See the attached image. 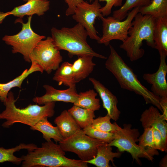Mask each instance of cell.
I'll use <instances>...</instances> for the list:
<instances>
[{
    "label": "cell",
    "instance_id": "4fadbf2b",
    "mask_svg": "<svg viewBox=\"0 0 167 167\" xmlns=\"http://www.w3.org/2000/svg\"><path fill=\"white\" fill-rule=\"evenodd\" d=\"M166 56L164 55L160 56V64L156 72L152 74L145 73L143 76V79L152 85L151 92L160 99L167 98Z\"/></svg>",
    "mask_w": 167,
    "mask_h": 167
},
{
    "label": "cell",
    "instance_id": "7a4b0ae2",
    "mask_svg": "<svg viewBox=\"0 0 167 167\" xmlns=\"http://www.w3.org/2000/svg\"><path fill=\"white\" fill-rule=\"evenodd\" d=\"M156 23V19L149 15L139 12L135 17L128 36L120 45L131 61H136L143 56L145 51L141 47L144 41L148 46L155 48L154 33Z\"/></svg>",
    "mask_w": 167,
    "mask_h": 167
},
{
    "label": "cell",
    "instance_id": "3957f363",
    "mask_svg": "<svg viewBox=\"0 0 167 167\" xmlns=\"http://www.w3.org/2000/svg\"><path fill=\"white\" fill-rule=\"evenodd\" d=\"M16 101L14 93L10 91L3 102L5 109L0 113V119L6 120L2 124L3 127L9 128L17 122L32 126L45 117H52L55 113V102H48L43 106L30 104L20 109L16 106Z\"/></svg>",
    "mask_w": 167,
    "mask_h": 167
},
{
    "label": "cell",
    "instance_id": "5b68a950",
    "mask_svg": "<svg viewBox=\"0 0 167 167\" xmlns=\"http://www.w3.org/2000/svg\"><path fill=\"white\" fill-rule=\"evenodd\" d=\"M51 32V37L56 47L59 50L67 51L71 56L91 55L103 59L107 58L93 50L87 42L88 35L87 31L79 23L72 28L58 29L53 27Z\"/></svg>",
    "mask_w": 167,
    "mask_h": 167
},
{
    "label": "cell",
    "instance_id": "83f0119b",
    "mask_svg": "<svg viewBox=\"0 0 167 167\" xmlns=\"http://www.w3.org/2000/svg\"><path fill=\"white\" fill-rule=\"evenodd\" d=\"M37 147L36 145L33 143L26 144L24 143H21L14 148L9 149L0 147V163L8 161L14 164L19 165L22 160L21 158L15 156L14 155V152L22 149H26L28 151H32Z\"/></svg>",
    "mask_w": 167,
    "mask_h": 167
},
{
    "label": "cell",
    "instance_id": "8992f818",
    "mask_svg": "<svg viewBox=\"0 0 167 167\" xmlns=\"http://www.w3.org/2000/svg\"><path fill=\"white\" fill-rule=\"evenodd\" d=\"M32 16H29L27 23L22 24V29L18 33L13 35H5L2 40L12 48L13 54L20 53L25 61L30 62V55L32 51L41 40L45 39V36L35 32L31 26Z\"/></svg>",
    "mask_w": 167,
    "mask_h": 167
},
{
    "label": "cell",
    "instance_id": "f1b7e54d",
    "mask_svg": "<svg viewBox=\"0 0 167 167\" xmlns=\"http://www.w3.org/2000/svg\"><path fill=\"white\" fill-rule=\"evenodd\" d=\"M151 0H126L118 9L113 11L112 16L122 21L127 16L128 12L134 8L141 7L149 4Z\"/></svg>",
    "mask_w": 167,
    "mask_h": 167
},
{
    "label": "cell",
    "instance_id": "d6986e66",
    "mask_svg": "<svg viewBox=\"0 0 167 167\" xmlns=\"http://www.w3.org/2000/svg\"><path fill=\"white\" fill-rule=\"evenodd\" d=\"M122 155L121 152H113L111 146L105 143L99 146L97 148L96 155L93 159L86 162L94 165L97 167H109L111 161L113 166L114 158H118Z\"/></svg>",
    "mask_w": 167,
    "mask_h": 167
},
{
    "label": "cell",
    "instance_id": "4dcf8cb0",
    "mask_svg": "<svg viewBox=\"0 0 167 167\" xmlns=\"http://www.w3.org/2000/svg\"><path fill=\"white\" fill-rule=\"evenodd\" d=\"M82 130L89 136L107 143H110L114 138V133L101 131L93 128L91 125L82 129Z\"/></svg>",
    "mask_w": 167,
    "mask_h": 167
},
{
    "label": "cell",
    "instance_id": "ba28073f",
    "mask_svg": "<svg viewBox=\"0 0 167 167\" xmlns=\"http://www.w3.org/2000/svg\"><path fill=\"white\" fill-rule=\"evenodd\" d=\"M30 60L31 63L37 65L50 74L59 67L63 59L52 37L48 36L36 45L30 54Z\"/></svg>",
    "mask_w": 167,
    "mask_h": 167
},
{
    "label": "cell",
    "instance_id": "30bf717a",
    "mask_svg": "<svg viewBox=\"0 0 167 167\" xmlns=\"http://www.w3.org/2000/svg\"><path fill=\"white\" fill-rule=\"evenodd\" d=\"M130 124H125L123 127L119 126L114 132V139L108 144L118 148L120 152L130 153L134 160L139 165L141 164L139 158L143 157V153L136 143L138 141L140 133L138 129L132 128Z\"/></svg>",
    "mask_w": 167,
    "mask_h": 167
},
{
    "label": "cell",
    "instance_id": "7402d4cb",
    "mask_svg": "<svg viewBox=\"0 0 167 167\" xmlns=\"http://www.w3.org/2000/svg\"><path fill=\"white\" fill-rule=\"evenodd\" d=\"M48 117H45L39 120L34 125L30 126V129L41 132L43 138L46 141H51L52 139L56 142L63 139L57 126H54L48 121Z\"/></svg>",
    "mask_w": 167,
    "mask_h": 167
},
{
    "label": "cell",
    "instance_id": "cb8c5ba5",
    "mask_svg": "<svg viewBox=\"0 0 167 167\" xmlns=\"http://www.w3.org/2000/svg\"><path fill=\"white\" fill-rule=\"evenodd\" d=\"M72 66V64L67 62H63L56 70L53 79L59 85L63 84L69 87L75 86Z\"/></svg>",
    "mask_w": 167,
    "mask_h": 167
},
{
    "label": "cell",
    "instance_id": "44dd1931",
    "mask_svg": "<svg viewBox=\"0 0 167 167\" xmlns=\"http://www.w3.org/2000/svg\"><path fill=\"white\" fill-rule=\"evenodd\" d=\"M54 122L57 125L63 139L70 137L81 129L73 117L66 110L63 111L59 115L55 118Z\"/></svg>",
    "mask_w": 167,
    "mask_h": 167
},
{
    "label": "cell",
    "instance_id": "f546056e",
    "mask_svg": "<svg viewBox=\"0 0 167 167\" xmlns=\"http://www.w3.org/2000/svg\"><path fill=\"white\" fill-rule=\"evenodd\" d=\"M111 118L107 114L104 117L100 116L94 119L91 126L93 128L105 132L114 133L119 126L115 122H110Z\"/></svg>",
    "mask_w": 167,
    "mask_h": 167
},
{
    "label": "cell",
    "instance_id": "d590c367",
    "mask_svg": "<svg viewBox=\"0 0 167 167\" xmlns=\"http://www.w3.org/2000/svg\"><path fill=\"white\" fill-rule=\"evenodd\" d=\"M9 15H10L9 11L5 13L0 11V24L2 23L6 17Z\"/></svg>",
    "mask_w": 167,
    "mask_h": 167
},
{
    "label": "cell",
    "instance_id": "d4e9b609",
    "mask_svg": "<svg viewBox=\"0 0 167 167\" xmlns=\"http://www.w3.org/2000/svg\"><path fill=\"white\" fill-rule=\"evenodd\" d=\"M78 94L74 105L94 111L100 109V100L96 98L97 94L94 90L89 89L85 92H81Z\"/></svg>",
    "mask_w": 167,
    "mask_h": 167
},
{
    "label": "cell",
    "instance_id": "603a6c76",
    "mask_svg": "<svg viewBox=\"0 0 167 167\" xmlns=\"http://www.w3.org/2000/svg\"><path fill=\"white\" fill-rule=\"evenodd\" d=\"M144 130L143 134L138 138V145L143 153V158L152 161L153 156L158 155L159 153L154 147L152 127Z\"/></svg>",
    "mask_w": 167,
    "mask_h": 167
},
{
    "label": "cell",
    "instance_id": "8d00e7d4",
    "mask_svg": "<svg viewBox=\"0 0 167 167\" xmlns=\"http://www.w3.org/2000/svg\"><path fill=\"white\" fill-rule=\"evenodd\" d=\"M167 156L165 155L161 161L160 163V166L166 167L167 165Z\"/></svg>",
    "mask_w": 167,
    "mask_h": 167
},
{
    "label": "cell",
    "instance_id": "5bb4252c",
    "mask_svg": "<svg viewBox=\"0 0 167 167\" xmlns=\"http://www.w3.org/2000/svg\"><path fill=\"white\" fill-rule=\"evenodd\" d=\"M140 121L144 129L153 127L160 131L167 149V123L158 109L153 106L146 109L141 115Z\"/></svg>",
    "mask_w": 167,
    "mask_h": 167
},
{
    "label": "cell",
    "instance_id": "277c9868",
    "mask_svg": "<svg viewBox=\"0 0 167 167\" xmlns=\"http://www.w3.org/2000/svg\"><path fill=\"white\" fill-rule=\"evenodd\" d=\"M59 144L51 140L42 144L41 147L28 151L22 159L23 167H87L88 163L81 160L71 159Z\"/></svg>",
    "mask_w": 167,
    "mask_h": 167
},
{
    "label": "cell",
    "instance_id": "6da1fadb",
    "mask_svg": "<svg viewBox=\"0 0 167 167\" xmlns=\"http://www.w3.org/2000/svg\"><path fill=\"white\" fill-rule=\"evenodd\" d=\"M110 53L106 68L114 76L121 88L142 96L147 104H152L162 112L160 98L142 84L133 70L125 62L114 48L109 45Z\"/></svg>",
    "mask_w": 167,
    "mask_h": 167
},
{
    "label": "cell",
    "instance_id": "2e32d148",
    "mask_svg": "<svg viewBox=\"0 0 167 167\" xmlns=\"http://www.w3.org/2000/svg\"><path fill=\"white\" fill-rule=\"evenodd\" d=\"M49 6L50 2L48 0H29L25 4L15 7L9 13L10 15L19 18L34 14L40 16L49 10Z\"/></svg>",
    "mask_w": 167,
    "mask_h": 167
},
{
    "label": "cell",
    "instance_id": "ac0fdd59",
    "mask_svg": "<svg viewBox=\"0 0 167 167\" xmlns=\"http://www.w3.org/2000/svg\"><path fill=\"white\" fill-rule=\"evenodd\" d=\"M36 71L42 73L44 71L37 65L31 63L30 68L25 69L20 75L6 83H0V101L3 103L12 88L18 87L20 88L25 79L30 75Z\"/></svg>",
    "mask_w": 167,
    "mask_h": 167
},
{
    "label": "cell",
    "instance_id": "d6a6232c",
    "mask_svg": "<svg viewBox=\"0 0 167 167\" xmlns=\"http://www.w3.org/2000/svg\"><path fill=\"white\" fill-rule=\"evenodd\" d=\"M153 141L155 148L157 150L166 152L164 145L161 135L160 131L155 128L152 127Z\"/></svg>",
    "mask_w": 167,
    "mask_h": 167
},
{
    "label": "cell",
    "instance_id": "52a82bcc",
    "mask_svg": "<svg viewBox=\"0 0 167 167\" xmlns=\"http://www.w3.org/2000/svg\"><path fill=\"white\" fill-rule=\"evenodd\" d=\"M59 143L64 152H74L85 162L94 158L96 155L98 147L106 143L89 136L81 129Z\"/></svg>",
    "mask_w": 167,
    "mask_h": 167
},
{
    "label": "cell",
    "instance_id": "ffe728a7",
    "mask_svg": "<svg viewBox=\"0 0 167 167\" xmlns=\"http://www.w3.org/2000/svg\"><path fill=\"white\" fill-rule=\"evenodd\" d=\"M154 33L155 49L160 55H167V17L156 19Z\"/></svg>",
    "mask_w": 167,
    "mask_h": 167
},
{
    "label": "cell",
    "instance_id": "836d02e7",
    "mask_svg": "<svg viewBox=\"0 0 167 167\" xmlns=\"http://www.w3.org/2000/svg\"><path fill=\"white\" fill-rule=\"evenodd\" d=\"M64 0L68 5V7L65 13L67 16L72 15L74 13L75 9L77 6L84 1V0Z\"/></svg>",
    "mask_w": 167,
    "mask_h": 167
},
{
    "label": "cell",
    "instance_id": "e575fe53",
    "mask_svg": "<svg viewBox=\"0 0 167 167\" xmlns=\"http://www.w3.org/2000/svg\"><path fill=\"white\" fill-rule=\"evenodd\" d=\"M160 105L161 106L162 113V115L164 119L167 120V98H161L160 101Z\"/></svg>",
    "mask_w": 167,
    "mask_h": 167
},
{
    "label": "cell",
    "instance_id": "9c48e42d",
    "mask_svg": "<svg viewBox=\"0 0 167 167\" xmlns=\"http://www.w3.org/2000/svg\"><path fill=\"white\" fill-rule=\"evenodd\" d=\"M139 8L135 7L129 11L123 21L118 20L112 16L107 18L101 16L100 19L102 23V35L97 41L98 43L107 46L113 40L124 41L128 36L132 22L139 12Z\"/></svg>",
    "mask_w": 167,
    "mask_h": 167
},
{
    "label": "cell",
    "instance_id": "1f68e13d",
    "mask_svg": "<svg viewBox=\"0 0 167 167\" xmlns=\"http://www.w3.org/2000/svg\"><path fill=\"white\" fill-rule=\"evenodd\" d=\"M99 1L105 2L106 4L101 7V11L102 15L104 17L109 15L111 12L113 6H121L123 0H98Z\"/></svg>",
    "mask_w": 167,
    "mask_h": 167
},
{
    "label": "cell",
    "instance_id": "7c38bea8",
    "mask_svg": "<svg viewBox=\"0 0 167 167\" xmlns=\"http://www.w3.org/2000/svg\"><path fill=\"white\" fill-rule=\"evenodd\" d=\"M43 87L46 91L45 94L40 97L36 96L32 99L33 102L39 105L59 101L74 103L79 96L76 86L69 87L64 90L57 89L48 84L44 85Z\"/></svg>",
    "mask_w": 167,
    "mask_h": 167
},
{
    "label": "cell",
    "instance_id": "484cf974",
    "mask_svg": "<svg viewBox=\"0 0 167 167\" xmlns=\"http://www.w3.org/2000/svg\"><path fill=\"white\" fill-rule=\"evenodd\" d=\"M68 111L82 129L91 125L95 117L94 111L74 105Z\"/></svg>",
    "mask_w": 167,
    "mask_h": 167
},
{
    "label": "cell",
    "instance_id": "e0dca14e",
    "mask_svg": "<svg viewBox=\"0 0 167 167\" xmlns=\"http://www.w3.org/2000/svg\"><path fill=\"white\" fill-rule=\"evenodd\" d=\"M93 57L91 55L79 56L72 64L76 83L86 79L92 72L96 65L92 61Z\"/></svg>",
    "mask_w": 167,
    "mask_h": 167
},
{
    "label": "cell",
    "instance_id": "8fae6325",
    "mask_svg": "<svg viewBox=\"0 0 167 167\" xmlns=\"http://www.w3.org/2000/svg\"><path fill=\"white\" fill-rule=\"evenodd\" d=\"M99 2L98 0H94L90 4L84 1L77 6L72 15L73 19L84 27L89 37L97 41L100 37L94 26L95 20L102 16Z\"/></svg>",
    "mask_w": 167,
    "mask_h": 167
},
{
    "label": "cell",
    "instance_id": "4316f807",
    "mask_svg": "<svg viewBox=\"0 0 167 167\" xmlns=\"http://www.w3.org/2000/svg\"><path fill=\"white\" fill-rule=\"evenodd\" d=\"M139 12L155 19L167 17V0H151L148 5L140 7Z\"/></svg>",
    "mask_w": 167,
    "mask_h": 167
},
{
    "label": "cell",
    "instance_id": "9a60e30c",
    "mask_svg": "<svg viewBox=\"0 0 167 167\" xmlns=\"http://www.w3.org/2000/svg\"><path fill=\"white\" fill-rule=\"evenodd\" d=\"M89 80L98 93L102 101L103 107L107 112V114L111 119L117 121L121 112L117 107L118 101L116 96L99 81L92 77L89 78Z\"/></svg>",
    "mask_w": 167,
    "mask_h": 167
},
{
    "label": "cell",
    "instance_id": "74e56055",
    "mask_svg": "<svg viewBox=\"0 0 167 167\" xmlns=\"http://www.w3.org/2000/svg\"><path fill=\"white\" fill-rule=\"evenodd\" d=\"M23 0L25 2H27L29 0Z\"/></svg>",
    "mask_w": 167,
    "mask_h": 167
}]
</instances>
